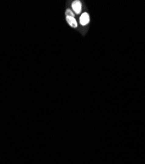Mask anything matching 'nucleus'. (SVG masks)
Returning a JSON list of instances; mask_svg holds the SVG:
<instances>
[{
	"label": "nucleus",
	"instance_id": "1",
	"mask_svg": "<svg viewBox=\"0 0 145 164\" xmlns=\"http://www.w3.org/2000/svg\"><path fill=\"white\" fill-rule=\"evenodd\" d=\"M72 8L76 14H79L82 11V3L79 0L74 1L72 3Z\"/></svg>",
	"mask_w": 145,
	"mask_h": 164
},
{
	"label": "nucleus",
	"instance_id": "2",
	"mask_svg": "<svg viewBox=\"0 0 145 164\" xmlns=\"http://www.w3.org/2000/svg\"><path fill=\"white\" fill-rule=\"evenodd\" d=\"M90 22V16L88 13H83L82 15L80 17V23L81 25L85 26L88 24Z\"/></svg>",
	"mask_w": 145,
	"mask_h": 164
},
{
	"label": "nucleus",
	"instance_id": "3",
	"mask_svg": "<svg viewBox=\"0 0 145 164\" xmlns=\"http://www.w3.org/2000/svg\"><path fill=\"white\" fill-rule=\"evenodd\" d=\"M66 21L67 22V23L69 24V25L72 27V28H75L78 26L77 22H76V19H75L74 17L66 16Z\"/></svg>",
	"mask_w": 145,
	"mask_h": 164
},
{
	"label": "nucleus",
	"instance_id": "4",
	"mask_svg": "<svg viewBox=\"0 0 145 164\" xmlns=\"http://www.w3.org/2000/svg\"><path fill=\"white\" fill-rule=\"evenodd\" d=\"M65 15L66 16H69V17H75L74 13H72L70 9H67L65 11Z\"/></svg>",
	"mask_w": 145,
	"mask_h": 164
}]
</instances>
